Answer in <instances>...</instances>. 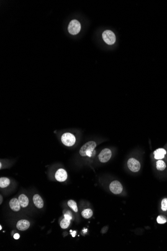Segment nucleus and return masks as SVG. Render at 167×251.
Returning <instances> with one entry per match:
<instances>
[{
	"mask_svg": "<svg viewBox=\"0 0 167 251\" xmlns=\"http://www.w3.org/2000/svg\"><path fill=\"white\" fill-rule=\"evenodd\" d=\"M96 146L97 144L95 141L87 142L81 148L79 151L80 154L82 156H88L91 157L92 156V154L94 149L96 148Z\"/></svg>",
	"mask_w": 167,
	"mask_h": 251,
	"instance_id": "1",
	"label": "nucleus"
},
{
	"mask_svg": "<svg viewBox=\"0 0 167 251\" xmlns=\"http://www.w3.org/2000/svg\"><path fill=\"white\" fill-rule=\"evenodd\" d=\"M75 136L72 133H65L61 137V141L66 146H72L75 145L76 142Z\"/></svg>",
	"mask_w": 167,
	"mask_h": 251,
	"instance_id": "2",
	"label": "nucleus"
},
{
	"mask_svg": "<svg viewBox=\"0 0 167 251\" xmlns=\"http://www.w3.org/2000/svg\"><path fill=\"white\" fill-rule=\"evenodd\" d=\"M81 29V25L78 20H73L70 22L68 26V31L70 34L75 35L78 34L80 31Z\"/></svg>",
	"mask_w": 167,
	"mask_h": 251,
	"instance_id": "3",
	"label": "nucleus"
},
{
	"mask_svg": "<svg viewBox=\"0 0 167 251\" xmlns=\"http://www.w3.org/2000/svg\"><path fill=\"white\" fill-rule=\"evenodd\" d=\"M102 37L105 43L107 44L113 45L116 42V36L111 30H106L102 34Z\"/></svg>",
	"mask_w": 167,
	"mask_h": 251,
	"instance_id": "4",
	"label": "nucleus"
},
{
	"mask_svg": "<svg viewBox=\"0 0 167 251\" xmlns=\"http://www.w3.org/2000/svg\"><path fill=\"white\" fill-rule=\"evenodd\" d=\"M127 165L130 170L133 172H138L141 168L139 161L134 158H131L128 160Z\"/></svg>",
	"mask_w": 167,
	"mask_h": 251,
	"instance_id": "5",
	"label": "nucleus"
},
{
	"mask_svg": "<svg viewBox=\"0 0 167 251\" xmlns=\"http://www.w3.org/2000/svg\"><path fill=\"white\" fill-rule=\"evenodd\" d=\"M112 156V151L108 148H105L102 150L99 155L98 158L100 162L105 163L108 162Z\"/></svg>",
	"mask_w": 167,
	"mask_h": 251,
	"instance_id": "6",
	"label": "nucleus"
},
{
	"mask_svg": "<svg viewBox=\"0 0 167 251\" xmlns=\"http://www.w3.org/2000/svg\"><path fill=\"white\" fill-rule=\"evenodd\" d=\"M109 187L111 192L115 195L121 194L123 191V186L118 181L112 182L110 184Z\"/></svg>",
	"mask_w": 167,
	"mask_h": 251,
	"instance_id": "7",
	"label": "nucleus"
},
{
	"mask_svg": "<svg viewBox=\"0 0 167 251\" xmlns=\"http://www.w3.org/2000/svg\"><path fill=\"white\" fill-rule=\"evenodd\" d=\"M67 172L63 169H58L55 174V179L60 182H65L67 179Z\"/></svg>",
	"mask_w": 167,
	"mask_h": 251,
	"instance_id": "8",
	"label": "nucleus"
},
{
	"mask_svg": "<svg viewBox=\"0 0 167 251\" xmlns=\"http://www.w3.org/2000/svg\"><path fill=\"white\" fill-rule=\"evenodd\" d=\"M71 213H66L64 215V218L62 220L60 223V226L63 229H67L70 225L71 220H72V217L71 216Z\"/></svg>",
	"mask_w": 167,
	"mask_h": 251,
	"instance_id": "9",
	"label": "nucleus"
},
{
	"mask_svg": "<svg viewBox=\"0 0 167 251\" xmlns=\"http://www.w3.org/2000/svg\"><path fill=\"white\" fill-rule=\"evenodd\" d=\"M9 205H10V208L15 212H18L20 210L21 207L19 199H16V198H13L11 200L9 203Z\"/></svg>",
	"mask_w": 167,
	"mask_h": 251,
	"instance_id": "10",
	"label": "nucleus"
},
{
	"mask_svg": "<svg viewBox=\"0 0 167 251\" xmlns=\"http://www.w3.org/2000/svg\"><path fill=\"white\" fill-rule=\"evenodd\" d=\"M167 153L165 149L162 148L157 149L154 151V158L157 160L162 159L165 158V156Z\"/></svg>",
	"mask_w": 167,
	"mask_h": 251,
	"instance_id": "11",
	"label": "nucleus"
},
{
	"mask_svg": "<svg viewBox=\"0 0 167 251\" xmlns=\"http://www.w3.org/2000/svg\"><path fill=\"white\" fill-rule=\"evenodd\" d=\"M30 223L26 220H21L17 224V228L20 231H25L28 229L30 226Z\"/></svg>",
	"mask_w": 167,
	"mask_h": 251,
	"instance_id": "12",
	"label": "nucleus"
},
{
	"mask_svg": "<svg viewBox=\"0 0 167 251\" xmlns=\"http://www.w3.org/2000/svg\"><path fill=\"white\" fill-rule=\"evenodd\" d=\"M33 202L35 205L38 208H42L44 206L43 200L38 194L35 195L33 197Z\"/></svg>",
	"mask_w": 167,
	"mask_h": 251,
	"instance_id": "13",
	"label": "nucleus"
},
{
	"mask_svg": "<svg viewBox=\"0 0 167 251\" xmlns=\"http://www.w3.org/2000/svg\"><path fill=\"white\" fill-rule=\"evenodd\" d=\"M19 200L21 207L25 208L28 206L29 204V199L26 195L24 194H22L19 197Z\"/></svg>",
	"mask_w": 167,
	"mask_h": 251,
	"instance_id": "14",
	"label": "nucleus"
},
{
	"mask_svg": "<svg viewBox=\"0 0 167 251\" xmlns=\"http://www.w3.org/2000/svg\"><path fill=\"white\" fill-rule=\"evenodd\" d=\"M166 164L164 161L160 159L157 161L156 163V168L158 171H163L166 168Z\"/></svg>",
	"mask_w": 167,
	"mask_h": 251,
	"instance_id": "15",
	"label": "nucleus"
},
{
	"mask_svg": "<svg viewBox=\"0 0 167 251\" xmlns=\"http://www.w3.org/2000/svg\"><path fill=\"white\" fill-rule=\"evenodd\" d=\"M10 179L7 177H1L0 179V187L5 188L10 184Z\"/></svg>",
	"mask_w": 167,
	"mask_h": 251,
	"instance_id": "16",
	"label": "nucleus"
},
{
	"mask_svg": "<svg viewBox=\"0 0 167 251\" xmlns=\"http://www.w3.org/2000/svg\"><path fill=\"white\" fill-rule=\"evenodd\" d=\"M93 213L92 210L91 209H86L82 212V217L85 218H91L93 216Z\"/></svg>",
	"mask_w": 167,
	"mask_h": 251,
	"instance_id": "17",
	"label": "nucleus"
},
{
	"mask_svg": "<svg viewBox=\"0 0 167 251\" xmlns=\"http://www.w3.org/2000/svg\"><path fill=\"white\" fill-rule=\"evenodd\" d=\"M68 205L70 208H72L74 212L77 213L78 211V207H77V203L75 201L73 200H70L68 202Z\"/></svg>",
	"mask_w": 167,
	"mask_h": 251,
	"instance_id": "18",
	"label": "nucleus"
},
{
	"mask_svg": "<svg viewBox=\"0 0 167 251\" xmlns=\"http://www.w3.org/2000/svg\"><path fill=\"white\" fill-rule=\"evenodd\" d=\"M157 221L158 224H164L167 222V221L165 217L163 216H159L157 218Z\"/></svg>",
	"mask_w": 167,
	"mask_h": 251,
	"instance_id": "19",
	"label": "nucleus"
},
{
	"mask_svg": "<svg viewBox=\"0 0 167 251\" xmlns=\"http://www.w3.org/2000/svg\"><path fill=\"white\" fill-rule=\"evenodd\" d=\"M161 208L163 211H166L167 210V198H165L163 200L161 203Z\"/></svg>",
	"mask_w": 167,
	"mask_h": 251,
	"instance_id": "20",
	"label": "nucleus"
},
{
	"mask_svg": "<svg viewBox=\"0 0 167 251\" xmlns=\"http://www.w3.org/2000/svg\"><path fill=\"white\" fill-rule=\"evenodd\" d=\"M14 238L16 240H18L20 238V235L19 234H15V235H14Z\"/></svg>",
	"mask_w": 167,
	"mask_h": 251,
	"instance_id": "21",
	"label": "nucleus"
},
{
	"mask_svg": "<svg viewBox=\"0 0 167 251\" xmlns=\"http://www.w3.org/2000/svg\"><path fill=\"white\" fill-rule=\"evenodd\" d=\"M76 234V231H72V233H71V234H72V235L73 237H75Z\"/></svg>",
	"mask_w": 167,
	"mask_h": 251,
	"instance_id": "22",
	"label": "nucleus"
},
{
	"mask_svg": "<svg viewBox=\"0 0 167 251\" xmlns=\"http://www.w3.org/2000/svg\"><path fill=\"white\" fill-rule=\"evenodd\" d=\"M2 195H1V204H2Z\"/></svg>",
	"mask_w": 167,
	"mask_h": 251,
	"instance_id": "23",
	"label": "nucleus"
},
{
	"mask_svg": "<svg viewBox=\"0 0 167 251\" xmlns=\"http://www.w3.org/2000/svg\"><path fill=\"white\" fill-rule=\"evenodd\" d=\"M2 226H0V230H2Z\"/></svg>",
	"mask_w": 167,
	"mask_h": 251,
	"instance_id": "24",
	"label": "nucleus"
},
{
	"mask_svg": "<svg viewBox=\"0 0 167 251\" xmlns=\"http://www.w3.org/2000/svg\"><path fill=\"white\" fill-rule=\"evenodd\" d=\"M0 166H1V168H2V163H1V164H0Z\"/></svg>",
	"mask_w": 167,
	"mask_h": 251,
	"instance_id": "25",
	"label": "nucleus"
}]
</instances>
